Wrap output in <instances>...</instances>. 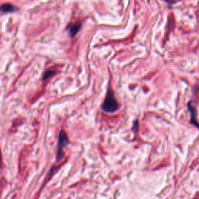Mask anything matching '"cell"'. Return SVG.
<instances>
[{"mask_svg": "<svg viewBox=\"0 0 199 199\" xmlns=\"http://www.w3.org/2000/svg\"><path fill=\"white\" fill-rule=\"evenodd\" d=\"M16 10V6L12 5L11 3H5L3 5H0V13H13Z\"/></svg>", "mask_w": 199, "mask_h": 199, "instance_id": "obj_5", "label": "cell"}, {"mask_svg": "<svg viewBox=\"0 0 199 199\" xmlns=\"http://www.w3.org/2000/svg\"><path fill=\"white\" fill-rule=\"evenodd\" d=\"M103 111L107 113H114L119 108V104L114 97V93L111 87L108 88L106 97L101 107Z\"/></svg>", "mask_w": 199, "mask_h": 199, "instance_id": "obj_1", "label": "cell"}, {"mask_svg": "<svg viewBox=\"0 0 199 199\" xmlns=\"http://www.w3.org/2000/svg\"><path fill=\"white\" fill-rule=\"evenodd\" d=\"M56 70L53 69V68H49V69L46 70L45 72L43 75V81L45 82V81L48 80L51 77H52L53 75H55L56 74Z\"/></svg>", "mask_w": 199, "mask_h": 199, "instance_id": "obj_6", "label": "cell"}, {"mask_svg": "<svg viewBox=\"0 0 199 199\" xmlns=\"http://www.w3.org/2000/svg\"><path fill=\"white\" fill-rule=\"evenodd\" d=\"M69 143L68 137L67 133L64 130H61L58 135V143L57 149V161H60L64 156V152L63 149L66 147Z\"/></svg>", "mask_w": 199, "mask_h": 199, "instance_id": "obj_2", "label": "cell"}, {"mask_svg": "<svg viewBox=\"0 0 199 199\" xmlns=\"http://www.w3.org/2000/svg\"><path fill=\"white\" fill-rule=\"evenodd\" d=\"M0 168H2V156H1V150H0Z\"/></svg>", "mask_w": 199, "mask_h": 199, "instance_id": "obj_7", "label": "cell"}, {"mask_svg": "<svg viewBox=\"0 0 199 199\" xmlns=\"http://www.w3.org/2000/svg\"><path fill=\"white\" fill-rule=\"evenodd\" d=\"M81 27H82V23L81 22H75L74 23H70L69 25L67 27V31H68L69 36L71 38H74L78 34V32L80 31Z\"/></svg>", "mask_w": 199, "mask_h": 199, "instance_id": "obj_4", "label": "cell"}, {"mask_svg": "<svg viewBox=\"0 0 199 199\" xmlns=\"http://www.w3.org/2000/svg\"><path fill=\"white\" fill-rule=\"evenodd\" d=\"M187 108H188L191 114V123L192 124H194V126H196L197 128H199V123L197 120V110H196L195 107H194V105L191 101H190L187 104Z\"/></svg>", "mask_w": 199, "mask_h": 199, "instance_id": "obj_3", "label": "cell"}]
</instances>
